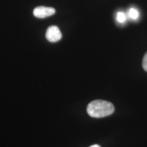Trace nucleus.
<instances>
[{
	"mask_svg": "<svg viewBox=\"0 0 147 147\" xmlns=\"http://www.w3.org/2000/svg\"><path fill=\"white\" fill-rule=\"evenodd\" d=\"M142 66L144 70H146L147 72V52L144 55L143 61H142Z\"/></svg>",
	"mask_w": 147,
	"mask_h": 147,
	"instance_id": "423d86ee",
	"label": "nucleus"
},
{
	"mask_svg": "<svg viewBox=\"0 0 147 147\" xmlns=\"http://www.w3.org/2000/svg\"><path fill=\"white\" fill-rule=\"evenodd\" d=\"M46 38L50 42H56L62 38V33L56 26L49 27L46 32Z\"/></svg>",
	"mask_w": 147,
	"mask_h": 147,
	"instance_id": "f03ea898",
	"label": "nucleus"
},
{
	"mask_svg": "<svg viewBox=\"0 0 147 147\" xmlns=\"http://www.w3.org/2000/svg\"><path fill=\"white\" fill-rule=\"evenodd\" d=\"M114 111L113 105L105 100H94L90 102L87 107V112L89 116L96 118L110 116Z\"/></svg>",
	"mask_w": 147,
	"mask_h": 147,
	"instance_id": "f257e3e1",
	"label": "nucleus"
},
{
	"mask_svg": "<svg viewBox=\"0 0 147 147\" xmlns=\"http://www.w3.org/2000/svg\"><path fill=\"white\" fill-rule=\"evenodd\" d=\"M55 9L52 7L39 6L33 11V15L38 18H45L53 16L55 13Z\"/></svg>",
	"mask_w": 147,
	"mask_h": 147,
	"instance_id": "7ed1b4c3",
	"label": "nucleus"
},
{
	"mask_svg": "<svg viewBox=\"0 0 147 147\" xmlns=\"http://www.w3.org/2000/svg\"><path fill=\"white\" fill-rule=\"evenodd\" d=\"M117 20L120 23H123L126 20V16L125 14L122 11L118 12L117 15Z\"/></svg>",
	"mask_w": 147,
	"mask_h": 147,
	"instance_id": "39448f33",
	"label": "nucleus"
},
{
	"mask_svg": "<svg viewBox=\"0 0 147 147\" xmlns=\"http://www.w3.org/2000/svg\"><path fill=\"white\" fill-rule=\"evenodd\" d=\"M129 16L132 19L136 20L139 16V13L136 9L132 8L129 11Z\"/></svg>",
	"mask_w": 147,
	"mask_h": 147,
	"instance_id": "20e7f679",
	"label": "nucleus"
},
{
	"mask_svg": "<svg viewBox=\"0 0 147 147\" xmlns=\"http://www.w3.org/2000/svg\"><path fill=\"white\" fill-rule=\"evenodd\" d=\"M89 147H101L98 144H94V145H92L91 146H90Z\"/></svg>",
	"mask_w": 147,
	"mask_h": 147,
	"instance_id": "0eeeda50",
	"label": "nucleus"
}]
</instances>
